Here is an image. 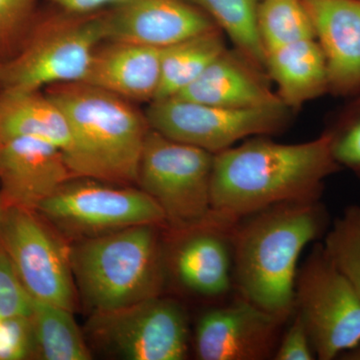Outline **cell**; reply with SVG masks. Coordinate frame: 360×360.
I'll use <instances>...</instances> for the list:
<instances>
[{"label": "cell", "instance_id": "6da1fadb", "mask_svg": "<svg viewBox=\"0 0 360 360\" xmlns=\"http://www.w3.org/2000/svg\"><path fill=\"white\" fill-rule=\"evenodd\" d=\"M340 170L326 132L293 144L250 137L215 153L212 212L236 222L279 203L321 200L324 182Z\"/></svg>", "mask_w": 360, "mask_h": 360}, {"label": "cell", "instance_id": "7a4b0ae2", "mask_svg": "<svg viewBox=\"0 0 360 360\" xmlns=\"http://www.w3.org/2000/svg\"><path fill=\"white\" fill-rule=\"evenodd\" d=\"M329 225L321 200L279 203L239 219L232 239L239 296L288 321L295 310L300 255Z\"/></svg>", "mask_w": 360, "mask_h": 360}, {"label": "cell", "instance_id": "3957f363", "mask_svg": "<svg viewBox=\"0 0 360 360\" xmlns=\"http://www.w3.org/2000/svg\"><path fill=\"white\" fill-rule=\"evenodd\" d=\"M45 94L70 122L75 146L66 161L75 177L137 184L150 129L146 116L127 99L82 82L51 85Z\"/></svg>", "mask_w": 360, "mask_h": 360}, {"label": "cell", "instance_id": "277c9868", "mask_svg": "<svg viewBox=\"0 0 360 360\" xmlns=\"http://www.w3.org/2000/svg\"><path fill=\"white\" fill-rule=\"evenodd\" d=\"M161 226L137 225L71 243L75 285L91 311L161 295L167 270Z\"/></svg>", "mask_w": 360, "mask_h": 360}, {"label": "cell", "instance_id": "5b68a950", "mask_svg": "<svg viewBox=\"0 0 360 360\" xmlns=\"http://www.w3.org/2000/svg\"><path fill=\"white\" fill-rule=\"evenodd\" d=\"M52 16L33 25L13 58L0 65V86L39 91L66 82H84L104 39L103 14Z\"/></svg>", "mask_w": 360, "mask_h": 360}, {"label": "cell", "instance_id": "8992f818", "mask_svg": "<svg viewBox=\"0 0 360 360\" xmlns=\"http://www.w3.org/2000/svg\"><path fill=\"white\" fill-rule=\"evenodd\" d=\"M214 155L149 129L137 184L158 203L170 229L195 226L212 212Z\"/></svg>", "mask_w": 360, "mask_h": 360}, {"label": "cell", "instance_id": "52a82bcc", "mask_svg": "<svg viewBox=\"0 0 360 360\" xmlns=\"http://www.w3.org/2000/svg\"><path fill=\"white\" fill-rule=\"evenodd\" d=\"M37 212L73 241L137 225L167 226L165 213L141 188L87 177L66 182Z\"/></svg>", "mask_w": 360, "mask_h": 360}, {"label": "cell", "instance_id": "ba28073f", "mask_svg": "<svg viewBox=\"0 0 360 360\" xmlns=\"http://www.w3.org/2000/svg\"><path fill=\"white\" fill-rule=\"evenodd\" d=\"M87 333L103 352L127 360H184L191 345L186 310L161 295L120 309L92 311Z\"/></svg>", "mask_w": 360, "mask_h": 360}, {"label": "cell", "instance_id": "9c48e42d", "mask_svg": "<svg viewBox=\"0 0 360 360\" xmlns=\"http://www.w3.org/2000/svg\"><path fill=\"white\" fill-rule=\"evenodd\" d=\"M0 245L33 300L75 310L78 292L71 269V243L35 210L7 207Z\"/></svg>", "mask_w": 360, "mask_h": 360}, {"label": "cell", "instance_id": "30bf717a", "mask_svg": "<svg viewBox=\"0 0 360 360\" xmlns=\"http://www.w3.org/2000/svg\"><path fill=\"white\" fill-rule=\"evenodd\" d=\"M295 311L316 359H338L360 341V296L331 264L321 243L298 269Z\"/></svg>", "mask_w": 360, "mask_h": 360}, {"label": "cell", "instance_id": "8fae6325", "mask_svg": "<svg viewBox=\"0 0 360 360\" xmlns=\"http://www.w3.org/2000/svg\"><path fill=\"white\" fill-rule=\"evenodd\" d=\"M146 117L151 129L168 139L215 155L243 139L279 134L290 122V108L283 103L229 108L174 96L151 101Z\"/></svg>", "mask_w": 360, "mask_h": 360}, {"label": "cell", "instance_id": "7c38bea8", "mask_svg": "<svg viewBox=\"0 0 360 360\" xmlns=\"http://www.w3.org/2000/svg\"><path fill=\"white\" fill-rule=\"evenodd\" d=\"M285 319L239 296L236 302L201 314L194 333L200 360L274 359Z\"/></svg>", "mask_w": 360, "mask_h": 360}, {"label": "cell", "instance_id": "4fadbf2b", "mask_svg": "<svg viewBox=\"0 0 360 360\" xmlns=\"http://www.w3.org/2000/svg\"><path fill=\"white\" fill-rule=\"evenodd\" d=\"M231 221L210 212L195 226L172 229L176 238L169 250V266L180 285L202 297H220L233 285V231Z\"/></svg>", "mask_w": 360, "mask_h": 360}, {"label": "cell", "instance_id": "5bb4252c", "mask_svg": "<svg viewBox=\"0 0 360 360\" xmlns=\"http://www.w3.org/2000/svg\"><path fill=\"white\" fill-rule=\"evenodd\" d=\"M104 39L155 49L219 30L186 0H127L103 14Z\"/></svg>", "mask_w": 360, "mask_h": 360}, {"label": "cell", "instance_id": "9a60e30c", "mask_svg": "<svg viewBox=\"0 0 360 360\" xmlns=\"http://www.w3.org/2000/svg\"><path fill=\"white\" fill-rule=\"evenodd\" d=\"M72 174L60 149L34 137L0 141V198L4 207L35 210Z\"/></svg>", "mask_w": 360, "mask_h": 360}, {"label": "cell", "instance_id": "2e32d148", "mask_svg": "<svg viewBox=\"0 0 360 360\" xmlns=\"http://www.w3.org/2000/svg\"><path fill=\"white\" fill-rule=\"evenodd\" d=\"M326 58L328 94H360V0H302Z\"/></svg>", "mask_w": 360, "mask_h": 360}, {"label": "cell", "instance_id": "e0dca14e", "mask_svg": "<svg viewBox=\"0 0 360 360\" xmlns=\"http://www.w3.org/2000/svg\"><path fill=\"white\" fill-rule=\"evenodd\" d=\"M264 73L238 51L226 49L175 97L229 108H264L283 103L270 89Z\"/></svg>", "mask_w": 360, "mask_h": 360}, {"label": "cell", "instance_id": "ac0fdd59", "mask_svg": "<svg viewBox=\"0 0 360 360\" xmlns=\"http://www.w3.org/2000/svg\"><path fill=\"white\" fill-rule=\"evenodd\" d=\"M98 46L85 84L127 101H155L160 84L161 49L129 42Z\"/></svg>", "mask_w": 360, "mask_h": 360}, {"label": "cell", "instance_id": "d6986e66", "mask_svg": "<svg viewBox=\"0 0 360 360\" xmlns=\"http://www.w3.org/2000/svg\"><path fill=\"white\" fill-rule=\"evenodd\" d=\"M18 136L49 142L63 151L66 160L75 146L70 122L51 97L39 91L1 89L0 141Z\"/></svg>", "mask_w": 360, "mask_h": 360}, {"label": "cell", "instance_id": "ffe728a7", "mask_svg": "<svg viewBox=\"0 0 360 360\" xmlns=\"http://www.w3.org/2000/svg\"><path fill=\"white\" fill-rule=\"evenodd\" d=\"M265 71L290 110L328 94L326 58L316 39L300 40L267 52Z\"/></svg>", "mask_w": 360, "mask_h": 360}, {"label": "cell", "instance_id": "44dd1931", "mask_svg": "<svg viewBox=\"0 0 360 360\" xmlns=\"http://www.w3.org/2000/svg\"><path fill=\"white\" fill-rule=\"evenodd\" d=\"M225 51L220 30L161 49L160 84L155 101L179 96Z\"/></svg>", "mask_w": 360, "mask_h": 360}, {"label": "cell", "instance_id": "7402d4cb", "mask_svg": "<svg viewBox=\"0 0 360 360\" xmlns=\"http://www.w3.org/2000/svg\"><path fill=\"white\" fill-rule=\"evenodd\" d=\"M72 312L51 303L33 300L30 314L34 355L41 360H89V345Z\"/></svg>", "mask_w": 360, "mask_h": 360}, {"label": "cell", "instance_id": "603a6c76", "mask_svg": "<svg viewBox=\"0 0 360 360\" xmlns=\"http://www.w3.org/2000/svg\"><path fill=\"white\" fill-rule=\"evenodd\" d=\"M207 14L241 56L265 71L266 52L257 28L258 0H186Z\"/></svg>", "mask_w": 360, "mask_h": 360}, {"label": "cell", "instance_id": "cb8c5ba5", "mask_svg": "<svg viewBox=\"0 0 360 360\" xmlns=\"http://www.w3.org/2000/svg\"><path fill=\"white\" fill-rule=\"evenodd\" d=\"M257 28L265 52L315 39L314 26L302 0H262Z\"/></svg>", "mask_w": 360, "mask_h": 360}, {"label": "cell", "instance_id": "d4e9b609", "mask_svg": "<svg viewBox=\"0 0 360 360\" xmlns=\"http://www.w3.org/2000/svg\"><path fill=\"white\" fill-rule=\"evenodd\" d=\"M323 238L326 257L360 296V206H347Z\"/></svg>", "mask_w": 360, "mask_h": 360}, {"label": "cell", "instance_id": "484cf974", "mask_svg": "<svg viewBox=\"0 0 360 360\" xmlns=\"http://www.w3.org/2000/svg\"><path fill=\"white\" fill-rule=\"evenodd\" d=\"M348 99L324 132L336 163L360 179V94Z\"/></svg>", "mask_w": 360, "mask_h": 360}, {"label": "cell", "instance_id": "4316f807", "mask_svg": "<svg viewBox=\"0 0 360 360\" xmlns=\"http://www.w3.org/2000/svg\"><path fill=\"white\" fill-rule=\"evenodd\" d=\"M37 0H0V65L13 58L33 25Z\"/></svg>", "mask_w": 360, "mask_h": 360}, {"label": "cell", "instance_id": "83f0119b", "mask_svg": "<svg viewBox=\"0 0 360 360\" xmlns=\"http://www.w3.org/2000/svg\"><path fill=\"white\" fill-rule=\"evenodd\" d=\"M33 300L0 245V319L28 317Z\"/></svg>", "mask_w": 360, "mask_h": 360}, {"label": "cell", "instance_id": "f1b7e54d", "mask_svg": "<svg viewBox=\"0 0 360 360\" xmlns=\"http://www.w3.org/2000/svg\"><path fill=\"white\" fill-rule=\"evenodd\" d=\"M274 359L276 360H314V348L307 328L297 312L293 314L290 328L279 340Z\"/></svg>", "mask_w": 360, "mask_h": 360}, {"label": "cell", "instance_id": "f546056e", "mask_svg": "<svg viewBox=\"0 0 360 360\" xmlns=\"http://www.w3.org/2000/svg\"><path fill=\"white\" fill-rule=\"evenodd\" d=\"M65 13L73 14L96 13L99 9L117 6L127 0H51Z\"/></svg>", "mask_w": 360, "mask_h": 360}, {"label": "cell", "instance_id": "4dcf8cb0", "mask_svg": "<svg viewBox=\"0 0 360 360\" xmlns=\"http://www.w3.org/2000/svg\"><path fill=\"white\" fill-rule=\"evenodd\" d=\"M338 359L342 360H360V341L354 345V347L343 352L342 354L338 357Z\"/></svg>", "mask_w": 360, "mask_h": 360}, {"label": "cell", "instance_id": "1f68e13d", "mask_svg": "<svg viewBox=\"0 0 360 360\" xmlns=\"http://www.w3.org/2000/svg\"><path fill=\"white\" fill-rule=\"evenodd\" d=\"M4 210H6V207H4V202H2L1 198H0V220L2 219V215H4Z\"/></svg>", "mask_w": 360, "mask_h": 360}]
</instances>
